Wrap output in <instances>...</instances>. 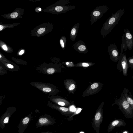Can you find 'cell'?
<instances>
[{
  "mask_svg": "<svg viewBox=\"0 0 133 133\" xmlns=\"http://www.w3.org/2000/svg\"><path fill=\"white\" fill-rule=\"evenodd\" d=\"M124 12V9H120L113 14L105 22L100 31L103 38L111 32L118 24Z\"/></svg>",
  "mask_w": 133,
  "mask_h": 133,
  "instance_id": "obj_1",
  "label": "cell"
},
{
  "mask_svg": "<svg viewBox=\"0 0 133 133\" xmlns=\"http://www.w3.org/2000/svg\"><path fill=\"white\" fill-rule=\"evenodd\" d=\"M115 104L118 105L119 109L125 117L128 118H132L133 109L127 101L123 92L121 93L119 98H116L115 99L114 102L112 104V106Z\"/></svg>",
  "mask_w": 133,
  "mask_h": 133,
  "instance_id": "obj_2",
  "label": "cell"
},
{
  "mask_svg": "<svg viewBox=\"0 0 133 133\" xmlns=\"http://www.w3.org/2000/svg\"><path fill=\"white\" fill-rule=\"evenodd\" d=\"M103 101L97 109L92 122V127L96 133H99L100 128L103 119Z\"/></svg>",
  "mask_w": 133,
  "mask_h": 133,
  "instance_id": "obj_3",
  "label": "cell"
},
{
  "mask_svg": "<svg viewBox=\"0 0 133 133\" xmlns=\"http://www.w3.org/2000/svg\"><path fill=\"white\" fill-rule=\"evenodd\" d=\"M108 7L106 5H103L97 6L91 12L90 14L91 18L90 20L92 25L98 19H100L108 11Z\"/></svg>",
  "mask_w": 133,
  "mask_h": 133,
  "instance_id": "obj_4",
  "label": "cell"
},
{
  "mask_svg": "<svg viewBox=\"0 0 133 133\" xmlns=\"http://www.w3.org/2000/svg\"><path fill=\"white\" fill-rule=\"evenodd\" d=\"M54 119L50 115L45 114L39 116L36 124V128L45 127L54 124Z\"/></svg>",
  "mask_w": 133,
  "mask_h": 133,
  "instance_id": "obj_5",
  "label": "cell"
},
{
  "mask_svg": "<svg viewBox=\"0 0 133 133\" xmlns=\"http://www.w3.org/2000/svg\"><path fill=\"white\" fill-rule=\"evenodd\" d=\"M122 41V44L125 46V51L127 48L131 50L133 46V36L128 29H124Z\"/></svg>",
  "mask_w": 133,
  "mask_h": 133,
  "instance_id": "obj_6",
  "label": "cell"
},
{
  "mask_svg": "<svg viewBox=\"0 0 133 133\" xmlns=\"http://www.w3.org/2000/svg\"><path fill=\"white\" fill-rule=\"evenodd\" d=\"M104 84L98 82H93L84 92L82 96H87L95 94L101 91Z\"/></svg>",
  "mask_w": 133,
  "mask_h": 133,
  "instance_id": "obj_7",
  "label": "cell"
},
{
  "mask_svg": "<svg viewBox=\"0 0 133 133\" xmlns=\"http://www.w3.org/2000/svg\"><path fill=\"white\" fill-rule=\"evenodd\" d=\"M118 61L116 68L119 71L122 72L124 76H127L129 67L125 53H123L122 56L119 57Z\"/></svg>",
  "mask_w": 133,
  "mask_h": 133,
  "instance_id": "obj_8",
  "label": "cell"
},
{
  "mask_svg": "<svg viewBox=\"0 0 133 133\" xmlns=\"http://www.w3.org/2000/svg\"><path fill=\"white\" fill-rule=\"evenodd\" d=\"M33 117L31 114H30L21 119L18 126V133H24Z\"/></svg>",
  "mask_w": 133,
  "mask_h": 133,
  "instance_id": "obj_9",
  "label": "cell"
},
{
  "mask_svg": "<svg viewBox=\"0 0 133 133\" xmlns=\"http://www.w3.org/2000/svg\"><path fill=\"white\" fill-rule=\"evenodd\" d=\"M107 51L111 60L114 62H117L119 60V55L116 45L114 44L110 45L108 47Z\"/></svg>",
  "mask_w": 133,
  "mask_h": 133,
  "instance_id": "obj_10",
  "label": "cell"
},
{
  "mask_svg": "<svg viewBox=\"0 0 133 133\" xmlns=\"http://www.w3.org/2000/svg\"><path fill=\"white\" fill-rule=\"evenodd\" d=\"M15 111V109H8L1 116L0 118V127L2 129H4L5 125L9 123V119Z\"/></svg>",
  "mask_w": 133,
  "mask_h": 133,
  "instance_id": "obj_11",
  "label": "cell"
},
{
  "mask_svg": "<svg viewBox=\"0 0 133 133\" xmlns=\"http://www.w3.org/2000/svg\"><path fill=\"white\" fill-rule=\"evenodd\" d=\"M64 84L69 93L73 94L77 88L76 82L72 79H67L64 81Z\"/></svg>",
  "mask_w": 133,
  "mask_h": 133,
  "instance_id": "obj_12",
  "label": "cell"
},
{
  "mask_svg": "<svg viewBox=\"0 0 133 133\" xmlns=\"http://www.w3.org/2000/svg\"><path fill=\"white\" fill-rule=\"evenodd\" d=\"M72 46L74 50L79 53L86 54L88 52L86 45L82 40L77 42Z\"/></svg>",
  "mask_w": 133,
  "mask_h": 133,
  "instance_id": "obj_13",
  "label": "cell"
},
{
  "mask_svg": "<svg viewBox=\"0 0 133 133\" xmlns=\"http://www.w3.org/2000/svg\"><path fill=\"white\" fill-rule=\"evenodd\" d=\"M79 27V23L78 22L75 24L71 29L69 37L72 42L74 41L77 37Z\"/></svg>",
  "mask_w": 133,
  "mask_h": 133,
  "instance_id": "obj_14",
  "label": "cell"
},
{
  "mask_svg": "<svg viewBox=\"0 0 133 133\" xmlns=\"http://www.w3.org/2000/svg\"><path fill=\"white\" fill-rule=\"evenodd\" d=\"M123 93L127 101L133 109V96L131 93L129 91L128 89L125 88L123 89Z\"/></svg>",
  "mask_w": 133,
  "mask_h": 133,
  "instance_id": "obj_15",
  "label": "cell"
},
{
  "mask_svg": "<svg viewBox=\"0 0 133 133\" xmlns=\"http://www.w3.org/2000/svg\"><path fill=\"white\" fill-rule=\"evenodd\" d=\"M125 122H123L122 120H115L111 123L109 124L108 128L107 131L109 132L115 127H119L124 125Z\"/></svg>",
  "mask_w": 133,
  "mask_h": 133,
  "instance_id": "obj_16",
  "label": "cell"
},
{
  "mask_svg": "<svg viewBox=\"0 0 133 133\" xmlns=\"http://www.w3.org/2000/svg\"><path fill=\"white\" fill-rule=\"evenodd\" d=\"M95 64V63L92 62H81L77 63L75 64V66L87 68L92 66Z\"/></svg>",
  "mask_w": 133,
  "mask_h": 133,
  "instance_id": "obj_17",
  "label": "cell"
},
{
  "mask_svg": "<svg viewBox=\"0 0 133 133\" xmlns=\"http://www.w3.org/2000/svg\"><path fill=\"white\" fill-rule=\"evenodd\" d=\"M60 45L62 49L64 50L66 47V38L65 36H62L60 40Z\"/></svg>",
  "mask_w": 133,
  "mask_h": 133,
  "instance_id": "obj_18",
  "label": "cell"
},
{
  "mask_svg": "<svg viewBox=\"0 0 133 133\" xmlns=\"http://www.w3.org/2000/svg\"><path fill=\"white\" fill-rule=\"evenodd\" d=\"M127 62L129 68L133 69V56L128 58Z\"/></svg>",
  "mask_w": 133,
  "mask_h": 133,
  "instance_id": "obj_19",
  "label": "cell"
},
{
  "mask_svg": "<svg viewBox=\"0 0 133 133\" xmlns=\"http://www.w3.org/2000/svg\"><path fill=\"white\" fill-rule=\"evenodd\" d=\"M82 110V109L80 108H76V111L74 112V114L71 116H70L69 118H68V120H72V119H73V117L74 116L79 113Z\"/></svg>",
  "mask_w": 133,
  "mask_h": 133,
  "instance_id": "obj_20",
  "label": "cell"
},
{
  "mask_svg": "<svg viewBox=\"0 0 133 133\" xmlns=\"http://www.w3.org/2000/svg\"><path fill=\"white\" fill-rule=\"evenodd\" d=\"M55 70L53 68H50L48 69L47 71V73L49 74H53L55 72Z\"/></svg>",
  "mask_w": 133,
  "mask_h": 133,
  "instance_id": "obj_21",
  "label": "cell"
},
{
  "mask_svg": "<svg viewBox=\"0 0 133 133\" xmlns=\"http://www.w3.org/2000/svg\"><path fill=\"white\" fill-rule=\"evenodd\" d=\"M18 15V13L16 12H13L10 14V17L12 18H15L17 17Z\"/></svg>",
  "mask_w": 133,
  "mask_h": 133,
  "instance_id": "obj_22",
  "label": "cell"
},
{
  "mask_svg": "<svg viewBox=\"0 0 133 133\" xmlns=\"http://www.w3.org/2000/svg\"><path fill=\"white\" fill-rule=\"evenodd\" d=\"M65 63L68 67L75 66V64H74L73 62H67Z\"/></svg>",
  "mask_w": 133,
  "mask_h": 133,
  "instance_id": "obj_23",
  "label": "cell"
},
{
  "mask_svg": "<svg viewBox=\"0 0 133 133\" xmlns=\"http://www.w3.org/2000/svg\"><path fill=\"white\" fill-rule=\"evenodd\" d=\"M45 30L44 28H41L39 29L37 31V32L39 34H41L44 32Z\"/></svg>",
  "mask_w": 133,
  "mask_h": 133,
  "instance_id": "obj_24",
  "label": "cell"
},
{
  "mask_svg": "<svg viewBox=\"0 0 133 133\" xmlns=\"http://www.w3.org/2000/svg\"><path fill=\"white\" fill-rule=\"evenodd\" d=\"M43 91L45 92H49L51 91V89L49 88H44L43 89Z\"/></svg>",
  "mask_w": 133,
  "mask_h": 133,
  "instance_id": "obj_25",
  "label": "cell"
},
{
  "mask_svg": "<svg viewBox=\"0 0 133 133\" xmlns=\"http://www.w3.org/2000/svg\"><path fill=\"white\" fill-rule=\"evenodd\" d=\"M2 48L5 51H7L8 50L7 48L5 45H4L2 46Z\"/></svg>",
  "mask_w": 133,
  "mask_h": 133,
  "instance_id": "obj_26",
  "label": "cell"
},
{
  "mask_svg": "<svg viewBox=\"0 0 133 133\" xmlns=\"http://www.w3.org/2000/svg\"><path fill=\"white\" fill-rule=\"evenodd\" d=\"M24 52V50L23 49L21 50L19 53V55H21L23 54Z\"/></svg>",
  "mask_w": 133,
  "mask_h": 133,
  "instance_id": "obj_27",
  "label": "cell"
},
{
  "mask_svg": "<svg viewBox=\"0 0 133 133\" xmlns=\"http://www.w3.org/2000/svg\"><path fill=\"white\" fill-rule=\"evenodd\" d=\"M7 66L9 68H13L14 67L12 65L10 64H8L7 65Z\"/></svg>",
  "mask_w": 133,
  "mask_h": 133,
  "instance_id": "obj_28",
  "label": "cell"
},
{
  "mask_svg": "<svg viewBox=\"0 0 133 133\" xmlns=\"http://www.w3.org/2000/svg\"><path fill=\"white\" fill-rule=\"evenodd\" d=\"M40 133H52V132L50 131H46L43 132H41Z\"/></svg>",
  "mask_w": 133,
  "mask_h": 133,
  "instance_id": "obj_29",
  "label": "cell"
},
{
  "mask_svg": "<svg viewBox=\"0 0 133 133\" xmlns=\"http://www.w3.org/2000/svg\"><path fill=\"white\" fill-rule=\"evenodd\" d=\"M3 28V26L1 25H0V30L1 31L2 30Z\"/></svg>",
  "mask_w": 133,
  "mask_h": 133,
  "instance_id": "obj_30",
  "label": "cell"
},
{
  "mask_svg": "<svg viewBox=\"0 0 133 133\" xmlns=\"http://www.w3.org/2000/svg\"><path fill=\"white\" fill-rule=\"evenodd\" d=\"M78 133H84V132L83 131H80V132H79Z\"/></svg>",
  "mask_w": 133,
  "mask_h": 133,
  "instance_id": "obj_31",
  "label": "cell"
},
{
  "mask_svg": "<svg viewBox=\"0 0 133 133\" xmlns=\"http://www.w3.org/2000/svg\"><path fill=\"white\" fill-rule=\"evenodd\" d=\"M41 8H39V9H38V10H39V11H41Z\"/></svg>",
  "mask_w": 133,
  "mask_h": 133,
  "instance_id": "obj_32",
  "label": "cell"
},
{
  "mask_svg": "<svg viewBox=\"0 0 133 133\" xmlns=\"http://www.w3.org/2000/svg\"><path fill=\"white\" fill-rule=\"evenodd\" d=\"M123 133H128L126 131H125L123 132Z\"/></svg>",
  "mask_w": 133,
  "mask_h": 133,
  "instance_id": "obj_33",
  "label": "cell"
},
{
  "mask_svg": "<svg viewBox=\"0 0 133 133\" xmlns=\"http://www.w3.org/2000/svg\"><path fill=\"white\" fill-rule=\"evenodd\" d=\"M2 57V56H1V54H0V58H1Z\"/></svg>",
  "mask_w": 133,
  "mask_h": 133,
  "instance_id": "obj_34",
  "label": "cell"
},
{
  "mask_svg": "<svg viewBox=\"0 0 133 133\" xmlns=\"http://www.w3.org/2000/svg\"><path fill=\"white\" fill-rule=\"evenodd\" d=\"M132 79H133V75H132Z\"/></svg>",
  "mask_w": 133,
  "mask_h": 133,
  "instance_id": "obj_35",
  "label": "cell"
}]
</instances>
